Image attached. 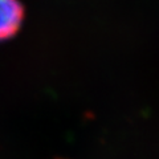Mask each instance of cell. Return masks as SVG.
Masks as SVG:
<instances>
[{"mask_svg": "<svg viewBox=\"0 0 159 159\" xmlns=\"http://www.w3.org/2000/svg\"><path fill=\"white\" fill-rule=\"evenodd\" d=\"M24 21V7L19 0H0V41L12 39Z\"/></svg>", "mask_w": 159, "mask_h": 159, "instance_id": "6da1fadb", "label": "cell"}]
</instances>
